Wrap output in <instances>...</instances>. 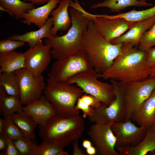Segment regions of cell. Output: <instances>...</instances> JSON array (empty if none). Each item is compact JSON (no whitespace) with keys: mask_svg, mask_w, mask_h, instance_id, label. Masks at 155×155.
I'll return each mask as SVG.
<instances>
[{"mask_svg":"<svg viewBox=\"0 0 155 155\" xmlns=\"http://www.w3.org/2000/svg\"><path fill=\"white\" fill-rule=\"evenodd\" d=\"M147 52V65L150 70L155 67V46L152 47Z\"/></svg>","mask_w":155,"mask_h":155,"instance_id":"8d00e7d4","label":"cell"},{"mask_svg":"<svg viewBox=\"0 0 155 155\" xmlns=\"http://www.w3.org/2000/svg\"><path fill=\"white\" fill-rule=\"evenodd\" d=\"M75 108L78 110H81L82 111L83 117L84 118L91 116L93 114L94 109V108L84 102L81 99L80 97L78 99Z\"/></svg>","mask_w":155,"mask_h":155,"instance_id":"836d02e7","label":"cell"},{"mask_svg":"<svg viewBox=\"0 0 155 155\" xmlns=\"http://www.w3.org/2000/svg\"><path fill=\"white\" fill-rule=\"evenodd\" d=\"M13 141L21 155H35L37 146L32 140L24 136Z\"/></svg>","mask_w":155,"mask_h":155,"instance_id":"f546056e","label":"cell"},{"mask_svg":"<svg viewBox=\"0 0 155 155\" xmlns=\"http://www.w3.org/2000/svg\"><path fill=\"white\" fill-rule=\"evenodd\" d=\"M72 0H61L59 5L54 9L50 14L53 17V26L51 28L53 36H56L59 31L68 30L71 25V20L69 16L68 8Z\"/></svg>","mask_w":155,"mask_h":155,"instance_id":"ffe728a7","label":"cell"},{"mask_svg":"<svg viewBox=\"0 0 155 155\" xmlns=\"http://www.w3.org/2000/svg\"><path fill=\"white\" fill-rule=\"evenodd\" d=\"M14 72L20 88L21 104L27 105L39 99L46 86L42 75L37 76L26 67Z\"/></svg>","mask_w":155,"mask_h":155,"instance_id":"30bf717a","label":"cell"},{"mask_svg":"<svg viewBox=\"0 0 155 155\" xmlns=\"http://www.w3.org/2000/svg\"><path fill=\"white\" fill-rule=\"evenodd\" d=\"M11 117L24 137L32 141L36 139L35 129L38 124L31 116L22 111L14 113Z\"/></svg>","mask_w":155,"mask_h":155,"instance_id":"603a6c76","label":"cell"},{"mask_svg":"<svg viewBox=\"0 0 155 155\" xmlns=\"http://www.w3.org/2000/svg\"><path fill=\"white\" fill-rule=\"evenodd\" d=\"M123 43L113 44L104 39L90 20L82 36V49L91 61L94 69L98 74L104 73L121 53Z\"/></svg>","mask_w":155,"mask_h":155,"instance_id":"3957f363","label":"cell"},{"mask_svg":"<svg viewBox=\"0 0 155 155\" xmlns=\"http://www.w3.org/2000/svg\"><path fill=\"white\" fill-rule=\"evenodd\" d=\"M0 6L9 10L18 19L23 18L27 11L36 8L32 3L21 0H0Z\"/></svg>","mask_w":155,"mask_h":155,"instance_id":"484cf974","label":"cell"},{"mask_svg":"<svg viewBox=\"0 0 155 155\" xmlns=\"http://www.w3.org/2000/svg\"><path fill=\"white\" fill-rule=\"evenodd\" d=\"M53 25L51 16L49 18L46 24L38 30L29 31L22 35L14 34L9 36L7 38L27 42L30 47H34L42 39L53 36L51 30Z\"/></svg>","mask_w":155,"mask_h":155,"instance_id":"44dd1931","label":"cell"},{"mask_svg":"<svg viewBox=\"0 0 155 155\" xmlns=\"http://www.w3.org/2000/svg\"><path fill=\"white\" fill-rule=\"evenodd\" d=\"M61 0H50L41 6L28 10L23 16L22 22L25 24H33L40 28L47 22L51 11L57 6Z\"/></svg>","mask_w":155,"mask_h":155,"instance_id":"ac0fdd59","label":"cell"},{"mask_svg":"<svg viewBox=\"0 0 155 155\" xmlns=\"http://www.w3.org/2000/svg\"><path fill=\"white\" fill-rule=\"evenodd\" d=\"M138 0L141 1H142V2H146V0Z\"/></svg>","mask_w":155,"mask_h":155,"instance_id":"7dc6e473","label":"cell"},{"mask_svg":"<svg viewBox=\"0 0 155 155\" xmlns=\"http://www.w3.org/2000/svg\"><path fill=\"white\" fill-rule=\"evenodd\" d=\"M88 17L100 35L109 42L129 30L133 23L122 18L110 19L102 15H92L89 13Z\"/></svg>","mask_w":155,"mask_h":155,"instance_id":"4fadbf2b","label":"cell"},{"mask_svg":"<svg viewBox=\"0 0 155 155\" xmlns=\"http://www.w3.org/2000/svg\"><path fill=\"white\" fill-rule=\"evenodd\" d=\"M24 42L8 39L0 41V53H5L14 51L17 48L24 46Z\"/></svg>","mask_w":155,"mask_h":155,"instance_id":"d6a6232c","label":"cell"},{"mask_svg":"<svg viewBox=\"0 0 155 155\" xmlns=\"http://www.w3.org/2000/svg\"><path fill=\"white\" fill-rule=\"evenodd\" d=\"M80 98L85 103L94 108L100 106L102 103L96 98L91 95L85 93Z\"/></svg>","mask_w":155,"mask_h":155,"instance_id":"e575fe53","label":"cell"},{"mask_svg":"<svg viewBox=\"0 0 155 155\" xmlns=\"http://www.w3.org/2000/svg\"><path fill=\"white\" fill-rule=\"evenodd\" d=\"M24 1H29L34 4L43 5L46 3L50 0H22Z\"/></svg>","mask_w":155,"mask_h":155,"instance_id":"ab89813d","label":"cell"},{"mask_svg":"<svg viewBox=\"0 0 155 155\" xmlns=\"http://www.w3.org/2000/svg\"><path fill=\"white\" fill-rule=\"evenodd\" d=\"M155 77V67L151 69L149 77Z\"/></svg>","mask_w":155,"mask_h":155,"instance_id":"7bdbcfd3","label":"cell"},{"mask_svg":"<svg viewBox=\"0 0 155 155\" xmlns=\"http://www.w3.org/2000/svg\"><path fill=\"white\" fill-rule=\"evenodd\" d=\"M155 89V77L125 84L124 95L126 108L124 121L130 119L133 112L151 94Z\"/></svg>","mask_w":155,"mask_h":155,"instance_id":"9c48e42d","label":"cell"},{"mask_svg":"<svg viewBox=\"0 0 155 155\" xmlns=\"http://www.w3.org/2000/svg\"><path fill=\"white\" fill-rule=\"evenodd\" d=\"M97 74L93 68L75 75L67 82L76 85L85 93L94 96L102 104L108 106L115 98L113 85L98 80Z\"/></svg>","mask_w":155,"mask_h":155,"instance_id":"8992f818","label":"cell"},{"mask_svg":"<svg viewBox=\"0 0 155 155\" xmlns=\"http://www.w3.org/2000/svg\"><path fill=\"white\" fill-rule=\"evenodd\" d=\"M82 146L86 149L92 146V142L89 140H84L82 143Z\"/></svg>","mask_w":155,"mask_h":155,"instance_id":"b9f144b4","label":"cell"},{"mask_svg":"<svg viewBox=\"0 0 155 155\" xmlns=\"http://www.w3.org/2000/svg\"><path fill=\"white\" fill-rule=\"evenodd\" d=\"M113 122L95 123L91 125L88 135L99 155H120L115 148L116 139L111 126Z\"/></svg>","mask_w":155,"mask_h":155,"instance_id":"8fae6325","label":"cell"},{"mask_svg":"<svg viewBox=\"0 0 155 155\" xmlns=\"http://www.w3.org/2000/svg\"><path fill=\"white\" fill-rule=\"evenodd\" d=\"M83 118L80 114L68 117L56 115L40 126L39 136L43 141L64 148L82 136L85 130Z\"/></svg>","mask_w":155,"mask_h":155,"instance_id":"277c9868","label":"cell"},{"mask_svg":"<svg viewBox=\"0 0 155 155\" xmlns=\"http://www.w3.org/2000/svg\"><path fill=\"white\" fill-rule=\"evenodd\" d=\"M0 134L13 140L24 136L21 131L12 121L10 116L3 119L2 132Z\"/></svg>","mask_w":155,"mask_h":155,"instance_id":"f1b7e54d","label":"cell"},{"mask_svg":"<svg viewBox=\"0 0 155 155\" xmlns=\"http://www.w3.org/2000/svg\"><path fill=\"white\" fill-rule=\"evenodd\" d=\"M155 22V15L144 20L133 22L131 27L125 33L110 42L113 44L129 42L137 46L144 32L149 29Z\"/></svg>","mask_w":155,"mask_h":155,"instance_id":"2e32d148","label":"cell"},{"mask_svg":"<svg viewBox=\"0 0 155 155\" xmlns=\"http://www.w3.org/2000/svg\"><path fill=\"white\" fill-rule=\"evenodd\" d=\"M7 147L4 155H21L15 146L13 140L6 137Z\"/></svg>","mask_w":155,"mask_h":155,"instance_id":"d590c367","label":"cell"},{"mask_svg":"<svg viewBox=\"0 0 155 155\" xmlns=\"http://www.w3.org/2000/svg\"><path fill=\"white\" fill-rule=\"evenodd\" d=\"M130 119L140 126L155 124V89L151 95L132 113Z\"/></svg>","mask_w":155,"mask_h":155,"instance_id":"e0dca14e","label":"cell"},{"mask_svg":"<svg viewBox=\"0 0 155 155\" xmlns=\"http://www.w3.org/2000/svg\"><path fill=\"white\" fill-rule=\"evenodd\" d=\"M69 12L72 23L67 32L62 36L45 38L44 41V44L51 47L52 57L56 60L64 59L82 50V35L90 20L79 2L75 3Z\"/></svg>","mask_w":155,"mask_h":155,"instance_id":"7a4b0ae2","label":"cell"},{"mask_svg":"<svg viewBox=\"0 0 155 155\" xmlns=\"http://www.w3.org/2000/svg\"><path fill=\"white\" fill-rule=\"evenodd\" d=\"M23 111L31 116L40 126L56 115L52 106L44 95L23 107Z\"/></svg>","mask_w":155,"mask_h":155,"instance_id":"9a60e30c","label":"cell"},{"mask_svg":"<svg viewBox=\"0 0 155 155\" xmlns=\"http://www.w3.org/2000/svg\"><path fill=\"white\" fill-rule=\"evenodd\" d=\"M61 148L46 141H43L37 146L35 155H58L63 150Z\"/></svg>","mask_w":155,"mask_h":155,"instance_id":"1f68e13d","label":"cell"},{"mask_svg":"<svg viewBox=\"0 0 155 155\" xmlns=\"http://www.w3.org/2000/svg\"><path fill=\"white\" fill-rule=\"evenodd\" d=\"M148 154L150 155H155V150L152 152H149Z\"/></svg>","mask_w":155,"mask_h":155,"instance_id":"bcb514c9","label":"cell"},{"mask_svg":"<svg viewBox=\"0 0 155 155\" xmlns=\"http://www.w3.org/2000/svg\"><path fill=\"white\" fill-rule=\"evenodd\" d=\"M24 53H0V73H11L25 67Z\"/></svg>","mask_w":155,"mask_h":155,"instance_id":"7402d4cb","label":"cell"},{"mask_svg":"<svg viewBox=\"0 0 155 155\" xmlns=\"http://www.w3.org/2000/svg\"><path fill=\"white\" fill-rule=\"evenodd\" d=\"M148 127L137 126L131 119L113 122L111 129L116 137L115 149L125 147L134 146L139 144L145 137Z\"/></svg>","mask_w":155,"mask_h":155,"instance_id":"7c38bea8","label":"cell"},{"mask_svg":"<svg viewBox=\"0 0 155 155\" xmlns=\"http://www.w3.org/2000/svg\"><path fill=\"white\" fill-rule=\"evenodd\" d=\"M0 86L4 88L9 95L20 98V88L14 72L0 73Z\"/></svg>","mask_w":155,"mask_h":155,"instance_id":"83f0119b","label":"cell"},{"mask_svg":"<svg viewBox=\"0 0 155 155\" xmlns=\"http://www.w3.org/2000/svg\"><path fill=\"white\" fill-rule=\"evenodd\" d=\"M123 43L121 53L105 71L98 73V78L127 83L149 78L150 69L147 65V52L130 43Z\"/></svg>","mask_w":155,"mask_h":155,"instance_id":"6da1fadb","label":"cell"},{"mask_svg":"<svg viewBox=\"0 0 155 155\" xmlns=\"http://www.w3.org/2000/svg\"><path fill=\"white\" fill-rule=\"evenodd\" d=\"M51 48L42 40L25 53V67L37 76L42 75L49 64L52 57Z\"/></svg>","mask_w":155,"mask_h":155,"instance_id":"5bb4252c","label":"cell"},{"mask_svg":"<svg viewBox=\"0 0 155 155\" xmlns=\"http://www.w3.org/2000/svg\"><path fill=\"white\" fill-rule=\"evenodd\" d=\"M78 139L72 142L73 147V155H87L86 152L80 148L78 146Z\"/></svg>","mask_w":155,"mask_h":155,"instance_id":"74e56055","label":"cell"},{"mask_svg":"<svg viewBox=\"0 0 155 155\" xmlns=\"http://www.w3.org/2000/svg\"></svg>","mask_w":155,"mask_h":155,"instance_id":"c3c4849f","label":"cell"},{"mask_svg":"<svg viewBox=\"0 0 155 155\" xmlns=\"http://www.w3.org/2000/svg\"><path fill=\"white\" fill-rule=\"evenodd\" d=\"M3 119L0 118V133L2 132V129L3 126Z\"/></svg>","mask_w":155,"mask_h":155,"instance_id":"ee69618b","label":"cell"},{"mask_svg":"<svg viewBox=\"0 0 155 155\" xmlns=\"http://www.w3.org/2000/svg\"><path fill=\"white\" fill-rule=\"evenodd\" d=\"M69 154L68 153L64 150H63L60 152L58 154V155H68Z\"/></svg>","mask_w":155,"mask_h":155,"instance_id":"f6af8a7d","label":"cell"},{"mask_svg":"<svg viewBox=\"0 0 155 155\" xmlns=\"http://www.w3.org/2000/svg\"><path fill=\"white\" fill-rule=\"evenodd\" d=\"M152 4L138 0H105L102 2H98L91 6L92 9L101 7L109 8L113 12H119L130 6H150Z\"/></svg>","mask_w":155,"mask_h":155,"instance_id":"d4e9b609","label":"cell"},{"mask_svg":"<svg viewBox=\"0 0 155 155\" xmlns=\"http://www.w3.org/2000/svg\"><path fill=\"white\" fill-rule=\"evenodd\" d=\"M20 98L9 95L0 86V112L4 118L23 111Z\"/></svg>","mask_w":155,"mask_h":155,"instance_id":"cb8c5ba5","label":"cell"},{"mask_svg":"<svg viewBox=\"0 0 155 155\" xmlns=\"http://www.w3.org/2000/svg\"><path fill=\"white\" fill-rule=\"evenodd\" d=\"M102 15L108 18H122L130 22H135L155 15V5L149 9L142 10L137 11L134 9L127 12L119 13L116 15Z\"/></svg>","mask_w":155,"mask_h":155,"instance_id":"4316f807","label":"cell"},{"mask_svg":"<svg viewBox=\"0 0 155 155\" xmlns=\"http://www.w3.org/2000/svg\"><path fill=\"white\" fill-rule=\"evenodd\" d=\"M6 137L3 134H0V155H3L7 147Z\"/></svg>","mask_w":155,"mask_h":155,"instance_id":"f35d334b","label":"cell"},{"mask_svg":"<svg viewBox=\"0 0 155 155\" xmlns=\"http://www.w3.org/2000/svg\"><path fill=\"white\" fill-rule=\"evenodd\" d=\"M93 68L91 61L82 49L64 59L57 60L52 65L48 76L54 80L67 82L75 75Z\"/></svg>","mask_w":155,"mask_h":155,"instance_id":"ba28073f","label":"cell"},{"mask_svg":"<svg viewBox=\"0 0 155 155\" xmlns=\"http://www.w3.org/2000/svg\"><path fill=\"white\" fill-rule=\"evenodd\" d=\"M154 46H155V22L151 27L144 34L137 47L141 50L147 51Z\"/></svg>","mask_w":155,"mask_h":155,"instance_id":"4dcf8cb0","label":"cell"},{"mask_svg":"<svg viewBox=\"0 0 155 155\" xmlns=\"http://www.w3.org/2000/svg\"><path fill=\"white\" fill-rule=\"evenodd\" d=\"M84 93L76 85L67 81L49 78L43 93L52 106L57 115L68 117L79 114L75 106L78 98Z\"/></svg>","mask_w":155,"mask_h":155,"instance_id":"5b68a950","label":"cell"},{"mask_svg":"<svg viewBox=\"0 0 155 155\" xmlns=\"http://www.w3.org/2000/svg\"><path fill=\"white\" fill-rule=\"evenodd\" d=\"M113 85L115 98L108 106L103 104L94 108L89 120L95 123L106 124L110 122H120L125 121L126 108L124 92L126 83L110 80Z\"/></svg>","mask_w":155,"mask_h":155,"instance_id":"52a82bcc","label":"cell"},{"mask_svg":"<svg viewBox=\"0 0 155 155\" xmlns=\"http://www.w3.org/2000/svg\"><path fill=\"white\" fill-rule=\"evenodd\" d=\"M121 155H146L155 150V124L148 127L142 141L134 146H127L117 149Z\"/></svg>","mask_w":155,"mask_h":155,"instance_id":"d6986e66","label":"cell"},{"mask_svg":"<svg viewBox=\"0 0 155 155\" xmlns=\"http://www.w3.org/2000/svg\"><path fill=\"white\" fill-rule=\"evenodd\" d=\"M86 152L89 155H94L96 154V151L95 147L92 146L86 149Z\"/></svg>","mask_w":155,"mask_h":155,"instance_id":"60d3db41","label":"cell"}]
</instances>
